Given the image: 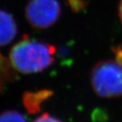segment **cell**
<instances>
[{
	"instance_id": "cell-3",
	"label": "cell",
	"mask_w": 122,
	"mask_h": 122,
	"mask_svg": "<svg viewBox=\"0 0 122 122\" xmlns=\"http://www.w3.org/2000/svg\"><path fill=\"white\" fill-rule=\"evenodd\" d=\"M61 11L58 0H30L25 6V15L32 27L45 30L56 23Z\"/></svg>"
},
{
	"instance_id": "cell-10",
	"label": "cell",
	"mask_w": 122,
	"mask_h": 122,
	"mask_svg": "<svg viewBox=\"0 0 122 122\" xmlns=\"http://www.w3.org/2000/svg\"><path fill=\"white\" fill-rule=\"evenodd\" d=\"M113 52L115 56V60L119 64L122 66V45L116 46L113 48Z\"/></svg>"
},
{
	"instance_id": "cell-5",
	"label": "cell",
	"mask_w": 122,
	"mask_h": 122,
	"mask_svg": "<svg viewBox=\"0 0 122 122\" xmlns=\"http://www.w3.org/2000/svg\"><path fill=\"white\" fill-rule=\"evenodd\" d=\"M48 92H39L36 94H28L24 98L25 106L27 107L28 110L30 112H35L36 109L40 106L42 100H45L48 96Z\"/></svg>"
},
{
	"instance_id": "cell-2",
	"label": "cell",
	"mask_w": 122,
	"mask_h": 122,
	"mask_svg": "<svg viewBox=\"0 0 122 122\" xmlns=\"http://www.w3.org/2000/svg\"><path fill=\"white\" fill-rule=\"evenodd\" d=\"M91 83L97 96L117 98L122 96V66L116 60H103L92 67Z\"/></svg>"
},
{
	"instance_id": "cell-1",
	"label": "cell",
	"mask_w": 122,
	"mask_h": 122,
	"mask_svg": "<svg viewBox=\"0 0 122 122\" xmlns=\"http://www.w3.org/2000/svg\"><path fill=\"white\" fill-rule=\"evenodd\" d=\"M56 52L54 45L25 37L11 48L10 63L14 70L23 74L40 72L53 63Z\"/></svg>"
},
{
	"instance_id": "cell-9",
	"label": "cell",
	"mask_w": 122,
	"mask_h": 122,
	"mask_svg": "<svg viewBox=\"0 0 122 122\" xmlns=\"http://www.w3.org/2000/svg\"><path fill=\"white\" fill-rule=\"evenodd\" d=\"M33 122H62L57 118L49 115L48 113H44L38 118H36Z\"/></svg>"
},
{
	"instance_id": "cell-8",
	"label": "cell",
	"mask_w": 122,
	"mask_h": 122,
	"mask_svg": "<svg viewBox=\"0 0 122 122\" xmlns=\"http://www.w3.org/2000/svg\"><path fill=\"white\" fill-rule=\"evenodd\" d=\"M67 4L75 13H79L85 10L86 4L85 0H66Z\"/></svg>"
},
{
	"instance_id": "cell-7",
	"label": "cell",
	"mask_w": 122,
	"mask_h": 122,
	"mask_svg": "<svg viewBox=\"0 0 122 122\" xmlns=\"http://www.w3.org/2000/svg\"><path fill=\"white\" fill-rule=\"evenodd\" d=\"M0 122H26V119L18 111L8 110L0 114Z\"/></svg>"
},
{
	"instance_id": "cell-6",
	"label": "cell",
	"mask_w": 122,
	"mask_h": 122,
	"mask_svg": "<svg viewBox=\"0 0 122 122\" xmlns=\"http://www.w3.org/2000/svg\"><path fill=\"white\" fill-rule=\"evenodd\" d=\"M10 66V63H9L6 58L0 54V90L12 78Z\"/></svg>"
},
{
	"instance_id": "cell-11",
	"label": "cell",
	"mask_w": 122,
	"mask_h": 122,
	"mask_svg": "<svg viewBox=\"0 0 122 122\" xmlns=\"http://www.w3.org/2000/svg\"><path fill=\"white\" fill-rule=\"evenodd\" d=\"M118 17L120 18L121 22L122 23V0H120L118 4Z\"/></svg>"
},
{
	"instance_id": "cell-4",
	"label": "cell",
	"mask_w": 122,
	"mask_h": 122,
	"mask_svg": "<svg viewBox=\"0 0 122 122\" xmlns=\"http://www.w3.org/2000/svg\"><path fill=\"white\" fill-rule=\"evenodd\" d=\"M18 33V27L13 16L0 10V46L10 43Z\"/></svg>"
}]
</instances>
